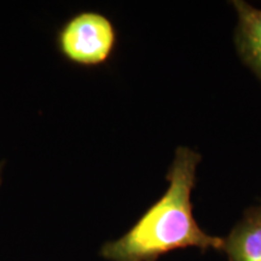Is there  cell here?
I'll use <instances>...</instances> for the list:
<instances>
[{
	"instance_id": "1",
	"label": "cell",
	"mask_w": 261,
	"mask_h": 261,
	"mask_svg": "<svg viewBox=\"0 0 261 261\" xmlns=\"http://www.w3.org/2000/svg\"><path fill=\"white\" fill-rule=\"evenodd\" d=\"M201 159L188 146L177 148L167 173V191L128 232L104 244L100 255L110 261H156L177 249L223 250L224 238L205 233L192 214L191 191Z\"/></svg>"
},
{
	"instance_id": "2",
	"label": "cell",
	"mask_w": 261,
	"mask_h": 261,
	"mask_svg": "<svg viewBox=\"0 0 261 261\" xmlns=\"http://www.w3.org/2000/svg\"><path fill=\"white\" fill-rule=\"evenodd\" d=\"M116 32L106 16L83 12L64 25L58 37L60 50L68 60L80 65H98L112 55Z\"/></svg>"
},
{
	"instance_id": "3",
	"label": "cell",
	"mask_w": 261,
	"mask_h": 261,
	"mask_svg": "<svg viewBox=\"0 0 261 261\" xmlns=\"http://www.w3.org/2000/svg\"><path fill=\"white\" fill-rule=\"evenodd\" d=\"M238 15L234 44L240 57L261 80V10L243 0H233Z\"/></svg>"
},
{
	"instance_id": "4",
	"label": "cell",
	"mask_w": 261,
	"mask_h": 261,
	"mask_svg": "<svg viewBox=\"0 0 261 261\" xmlns=\"http://www.w3.org/2000/svg\"><path fill=\"white\" fill-rule=\"evenodd\" d=\"M228 261H261V203L248 208L224 238Z\"/></svg>"
},
{
	"instance_id": "5",
	"label": "cell",
	"mask_w": 261,
	"mask_h": 261,
	"mask_svg": "<svg viewBox=\"0 0 261 261\" xmlns=\"http://www.w3.org/2000/svg\"><path fill=\"white\" fill-rule=\"evenodd\" d=\"M0 182H2V177H0Z\"/></svg>"
}]
</instances>
